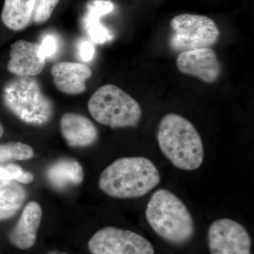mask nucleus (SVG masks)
I'll return each instance as SVG.
<instances>
[{"label": "nucleus", "mask_w": 254, "mask_h": 254, "mask_svg": "<svg viewBox=\"0 0 254 254\" xmlns=\"http://www.w3.org/2000/svg\"><path fill=\"white\" fill-rule=\"evenodd\" d=\"M160 182L155 164L145 157H125L115 160L100 174V190L120 199L140 198L149 193Z\"/></svg>", "instance_id": "f257e3e1"}, {"label": "nucleus", "mask_w": 254, "mask_h": 254, "mask_svg": "<svg viewBox=\"0 0 254 254\" xmlns=\"http://www.w3.org/2000/svg\"><path fill=\"white\" fill-rule=\"evenodd\" d=\"M157 140L162 153L175 168L193 171L203 164L201 137L193 124L181 115L169 113L161 119Z\"/></svg>", "instance_id": "f03ea898"}, {"label": "nucleus", "mask_w": 254, "mask_h": 254, "mask_svg": "<svg viewBox=\"0 0 254 254\" xmlns=\"http://www.w3.org/2000/svg\"><path fill=\"white\" fill-rule=\"evenodd\" d=\"M145 215L153 231L170 243H185L194 233V222L186 205L165 189H160L153 193Z\"/></svg>", "instance_id": "7ed1b4c3"}, {"label": "nucleus", "mask_w": 254, "mask_h": 254, "mask_svg": "<svg viewBox=\"0 0 254 254\" xmlns=\"http://www.w3.org/2000/svg\"><path fill=\"white\" fill-rule=\"evenodd\" d=\"M2 98L6 108L27 125H46L54 114L53 102L33 77L16 76L9 80L3 88Z\"/></svg>", "instance_id": "20e7f679"}, {"label": "nucleus", "mask_w": 254, "mask_h": 254, "mask_svg": "<svg viewBox=\"0 0 254 254\" xmlns=\"http://www.w3.org/2000/svg\"><path fill=\"white\" fill-rule=\"evenodd\" d=\"M88 109L97 123L113 128L136 126L142 117L138 102L113 84L98 88L88 100Z\"/></svg>", "instance_id": "39448f33"}, {"label": "nucleus", "mask_w": 254, "mask_h": 254, "mask_svg": "<svg viewBox=\"0 0 254 254\" xmlns=\"http://www.w3.org/2000/svg\"><path fill=\"white\" fill-rule=\"evenodd\" d=\"M170 46L175 52L210 48L218 41L220 30L212 18L203 15L182 14L171 20Z\"/></svg>", "instance_id": "423d86ee"}, {"label": "nucleus", "mask_w": 254, "mask_h": 254, "mask_svg": "<svg viewBox=\"0 0 254 254\" xmlns=\"http://www.w3.org/2000/svg\"><path fill=\"white\" fill-rule=\"evenodd\" d=\"M88 247L92 254H155L153 245L145 237L115 227L95 232Z\"/></svg>", "instance_id": "0eeeda50"}, {"label": "nucleus", "mask_w": 254, "mask_h": 254, "mask_svg": "<svg viewBox=\"0 0 254 254\" xmlns=\"http://www.w3.org/2000/svg\"><path fill=\"white\" fill-rule=\"evenodd\" d=\"M208 242L210 254H251L250 234L232 219L214 221L208 229Z\"/></svg>", "instance_id": "6e6552de"}, {"label": "nucleus", "mask_w": 254, "mask_h": 254, "mask_svg": "<svg viewBox=\"0 0 254 254\" xmlns=\"http://www.w3.org/2000/svg\"><path fill=\"white\" fill-rule=\"evenodd\" d=\"M176 64L182 73L195 76L205 83L216 81L222 73L216 53L210 48L182 52L177 57Z\"/></svg>", "instance_id": "1a4fd4ad"}, {"label": "nucleus", "mask_w": 254, "mask_h": 254, "mask_svg": "<svg viewBox=\"0 0 254 254\" xmlns=\"http://www.w3.org/2000/svg\"><path fill=\"white\" fill-rule=\"evenodd\" d=\"M39 50V43L23 40L15 42L11 46L8 71L21 77L40 74L44 69L46 60L40 55Z\"/></svg>", "instance_id": "9d476101"}, {"label": "nucleus", "mask_w": 254, "mask_h": 254, "mask_svg": "<svg viewBox=\"0 0 254 254\" xmlns=\"http://www.w3.org/2000/svg\"><path fill=\"white\" fill-rule=\"evenodd\" d=\"M57 89L67 95H78L86 90V81L92 76L91 68L78 63L55 64L51 70Z\"/></svg>", "instance_id": "9b49d317"}, {"label": "nucleus", "mask_w": 254, "mask_h": 254, "mask_svg": "<svg viewBox=\"0 0 254 254\" xmlns=\"http://www.w3.org/2000/svg\"><path fill=\"white\" fill-rule=\"evenodd\" d=\"M62 135L68 145L83 148L94 144L98 131L89 119L80 114L66 113L60 120Z\"/></svg>", "instance_id": "f8f14e48"}, {"label": "nucleus", "mask_w": 254, "mask_h": 254, "mask_svg": "<svg viewBox=\"0 0 254 254\" xmlns=\"http://www.w3.org/2000/svg\"><path fill=\"white\" fill-rule=\"evenodd\" d=\"M43 211L36 201L26 205L13 230L9 234V240L20 250H26L34 245L38 229L41 226Z\"/></svg>", "instance_id": "ddd939ff"}, {"label": "nucleus", "mask_w": 254, "mask_h": 254, "mask_svg": "<svg viewBox=\"0 0 254 254\" xmlns=\"http://www.w3.org/2000/svg\"><path fill=\"white\" fill-rule=\"evenodd\" d=\"M46 177L53 188L64 190L81 185L84 178V172L77 160L63 158L49 166Z\"/></svg>", "instance_id": "4468645a"}, {"label": "nucleus", "mask_w": 254, "mask_h": 254, "mask_svg": "<svg viewBox=\"0 0 254 254\" xmlns=\"http://www.w3.org/2000/svg\"><path fill=\"white\" fill-rule=\"evenodd\" d=\"M113 9V3L108 0H95L88 4L83 18V26L88 36L95 43L103 44L113 40V33L100 23V19Z\"/></svg>", "instance_id": "2eb2a0df"}, {"label": "nucleus", "mask_w": 254, "mask_h": 254, "mask_svg": "<svg viewBox=\"0 0 254 254\" xmlns=\"http://www.w3.org/2000/svg\"><path fill=\"white\" fill-rule=\"evenodd\" d=\"M37 0H4L1 21L6 28L18 31L27 27Z\"/></svg>", "instance_id": "dca6fc26"}, {"label": "nucleus", "mask_w": 254, "mask_h": 254, "mask_svg": "<svg viewBox=\"0 0 254 254\" xmlns=\"http://www.w3.org/2000/svg\"><path fill=\"white\" fill-rule=\"evenodd\" d=\"M26 192L16 181H0V220L16 215L26 200Z\"/></svg>", "instance_id": "f3484780"}, {"label": "nucleus", "mask_w": 254, "mask_h": 254, "mask_svg": "<svg viewBox=\"0 0 254 254\" xmlns=\"http://www.w3.org/2000/svg\"><path fill=\"white\" fill-rule=\"evenodd\" d=\"M34 156V151L29 145L21 142L0 143V164L15 160H28Z\"/></svg>", "instance_id": "a211bd4d"}, {"label": "nucleus", "mask_w": 254, "mask_h": 254, "mask_svg": "<svg viewBox=\"0 0 254 254\" xmlns=\"http://www.w3.org/2000/svg\"><path fill=\"white\" fill-rule=\"evenodd\" d=\"M59 1L60 0H37L32 18L34 22L38 24L46 22Z\"/></svg>", "instance_id": "6ab92c4d"}, {"label": "nucleus", "mask_w": 254, "mask_h": 254, "mask_svg": "<svg viewBox=\"0 0 254 254\" xmlns=\"http://www.w3.org/2000/svg\"><path fill=\"white\" fill-rule=\"evenodd\" d=\"M40 44L39 53L44 59L53 58L58 51V39L53 34H46Z\"/></svg>", "instance_id": "aec40b11"}, {"label": "nucleus", "mask_w": 254, "mask_h": 254, "mask_svg": "<svg viewBox=\"0 0 254 254\" xmlns=\"http://www.w3.org/2000/svg\"><path fill=\"white\" fill-rule=\"evenodd\" d=\"M24 170L16 164L0 165V181H16L24 173Z\"/></svg>", "instance_id": "412c9836"}, {"label": "nucleus", "mask_w": 254, "mask_h": 254, "mask_svg": "<svg viewBox=\"0 0 254 254\" xmlns=\"http://www.w3.org/2000/svg\"><path fill=\"white\" fill-rule=\"evenodd\" d=\"M95 49L93 44L89 41L81 42L79 46L80 58L83 62H90L94 56Z\"/></svg>", "instance_id": "4be33fe9"}, {"label": "nucleus", "mask_w": 254, "mask_h": 254, "mask_svg": "<svg viewBox=\"0 0 254 254\" xmlns=\"http://www.w3.org/2000/svg\"><path fill=\"white\" fill-rule=\"evenodd\" d=\"M34 180V176L29 172L25 171L23 175L18 179L17 182L21 185H30Z\"/></svg>", "instance_id": "5701e85b"}, {"label": "nucleus", "mask_w": 254, "mask_h": 254, "mask_svg": "<svg viewBox=\"0 0 254 254\" xmlns=\"http://www.w3.org/2000/svg\"><path fill=\"white\" fill-rule=\"evenodd\" d=\"M4 127H3L1 123H0V138H1V137L3 136V134H4Z\"/></svg>", "instance_id": "b1692460"}, {"label": "nucleus", "mask_w": 254, "mask_h": 254, "mask_svg": "<svg viewBox=\"0 0 254 254\" xmlns=\"http://www.w3.org/2000/svg\"><path fill=\"white\" fill-rule=\"evenodd\" d=\"M46 254H67L64 253V252H56V251H52V252H48Z\"/></svg>", "instance_id": "393cba45"}]
</instances>
